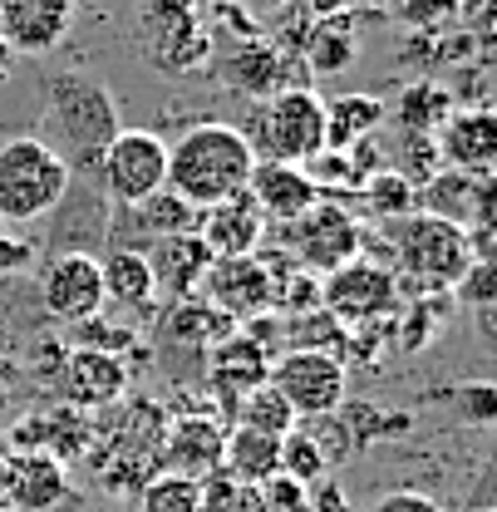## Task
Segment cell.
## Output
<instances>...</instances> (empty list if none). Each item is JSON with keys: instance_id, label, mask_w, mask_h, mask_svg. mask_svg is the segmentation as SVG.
Here are the masks:
<instances>
[{"instance_id": "1", "label": "cell", "mask_w": 497, "mask_h": 512, "mask_svg": "<svg viewBox=\"0 0 497 512\" xmlns=\"http://www.w3.org/2000/svg\"><path fill=\"white\" fill-rule=\"evenodd\" d=\"M251 168H256V153H251V138L242 128L217 124V119H202L178 133V143L168 148V192H178L187 207H212L222 197H237L247 192Z\"/></svg>"}, {"instance_id": "2", "label": "cell", "mask_w": 497, "mask_h": 512, "mask_svg": "<svg viewBox=\"0 0 497 512\" xmlns=\"http://www.w3.org/2000/svg\"><path fill=\"white\" fill-rule=\"evenodd\" d=\"M45 143L64 158L69 173L99 178V158L119 133V109L109 89L89 74H55L45 84Z\"/></svg>"}, {"instance_id": "3", "label": "cell", "mask_w": 497, "mask_h": 512, "mask_svg": "<svg viewBox=\"0 0 497 512\" xmlns=\"http://www.w3.org/2000/svg\"><path fill=\"white\" fill-rule=\"evenodd\" d=\"M389 271L414 281L419 296H448L458 291V281L468 276V266L478 261L473 252V232L453 217L438 212H409L389 222Z\"/></svg>"}, {"instance_id": "4", "label": "cell", "mask_w": 497, "mask_h": 512, "mask_svg": "<svg viewBox=\"0 0 497 512\" xmlns=\"http://www.w3.org/2000/svg\"><path fill=\"white\" fill-rule=\"evenodd\" d=\"M69 188H74V173L45 138L20 133L0 143V222H15V227L40 222L69 202Z\"/></svg>"}, {"instance_id": "5", "label": "cell", "mask_w": 497, "mask_h": 512, "mask_svg": "<svg viewBox=\"0 0 497 512\" xmlns=\"http://www.w3.org/2000/svg\"><path fill=\"white\" fill-rule=\"evenodd\" d=\"M251 153L266 163H296L306 168L311 158L325 153V104L315 99L306 84L271 94L256 109V128L247 133Z\"/></svg>"}, {"instance_id": "6", "label": "cell", "mask_w": 497, "mask_h": 512, "mask_svg": "<svg viewBox=\"0 0 497 512\" xmlns=\"http://www.w3.org/2000/svg\"><path fill=\"white\" fill-rule=\"evenodd\" d=\"M138 50L158 64L163 74L202 69L207 55H212L202 0H153L138 15Z\"/></svg>"}, {"instance_id": "7", "label": "cell", "mask_w": 497, "mask_h": 512, "mask_svg": "<svg viewBox=\"0 0 497 512\" xmlns=\"http://www.w3.org/2000/svg\"><path fill=\"white\" fill-rule=\"evenodd\" d=\"M320 311L340 330H365L379 320H394L399 311V276L379 261H345L340 271L320 276Z\"/></svg>"}, {"instance_id": "8", "label": "cell", "mask_w": 497, "mask_h": 512, "mask_svg": "<svg viewBox=\"0 0 497 512\" xmlns=\"http://www.w3.org/2000/svg\"><path fill=\"white\" fill-rule=\"evenodd\" d=\"M266 384L296 409V419H325V414L345 409L350 370H345V360L330 355V350L291 345V350H281V360H271Z\"/></svg>"}, {"instance_id": "9", "label": "cell", "mask_w": 497, "mask_h": 512, "mask_svg": "<svg viewBox=\"0 0 497 512\" xmlns=\"http://www.w3.org/2000/svg\"><path fill=\"white\" fill-rule=\"evenodd\" d=\"M281 232H286L281 252L296 256L311 276H330V271H340L345 261L365 256V227H360L335 197L311 202V207H306L296 222H286Z\"/></svg>"}, {"instance_id": "10", "label": "cell", "mask_w": 497, "mask_h": 512, "mask_svg": "<svg viewBox=\"0 0 497 512\" xmlns=\"http://www.w3.org/2000/svg\"><path fill=\"white\" fill-rule=\"evenodd\" d=\"M99 188L119 207H138L143 197L168 188V143L148 128H119L99 158Z\"/></svg>"}, {"instance_id": "11", "label": "cell", "mask_w": 497, "mask_h": 512, "mask_svg": "<svg viewBox=\"0 0 497 512\" xmlns=\"http://www.w3.org/2000/svg\"><path fill=\"white\" fill-rule=\"evenodd\" d=\"M40 306L60 325H84L104 311V266L89 252H60L40 271Z\"/></svg>"}, {"instance_id": "12", "label": "cell", "mask_w": 497, "mask_h": 512, "mask_svg": "<svg viewBox=\"0 0 497 512\" xmlns=\"http://www.w3.org/2000/svg\"><path fill=\"white\" fill-rule=\"evenodd\" d=\"M197 296L222 311L232 325H247L251 316H266V261L261 252L251 256H212Z\"/></svg>"}, {"instance_id": "13", "label": "cell", "mask_w": 497, "mask_h": 512, "mask_svg": "<svg viewBox=\"0 0 497 512\" xmlns=\"http://www.w3.org/2000/svg\"><path fill=\"white\" fill-rule=\"evenodd\" d=\"M74 10V0H0V40L15 55H50L64 45Z\"/></svg>"}, {"instance_id": "14", "label": "cell", "mask_w": 497, "mask_h": 512, "mask_svg": "<svg viewBox=\"0 0 497 512\" xmlns=\"http://www.w3.org/2000/svg\"><path fill=\"white\" fill-rule=\"evenodd\" d=\"M266 232H271V227H266L261 207L251 202V192L222 197V202H212V207H202V212H197V237L207 242V252L212 256H251V252H261Z\"/></svg>"}, {"instance_id": "15", "label": "cell", "mask_w": 497, "mask_h": 512, "mask_svg": "<svg viewBox=\"0 0 497 512\" xmlns=\"http://www.w3.org/2000/svg\"><path fill=\"white\" fill-rule=\"evenodd\" d=\"M247 192H251V202L261 207L266 227H286V222H296L311 202L325 197V192L315 188V178L306 173V168H296V163H266V158H256Z\"/></svg>"}, {"instance_id": "16", "label": "cell", "mask_w": 497, "mask_h": 512, "mask_svg": "<svg viewBox=\"0 0 497 512\" xmlns=\"http://www.w3.org/2000/svg\"><path fill=\"white\" fill-rule=\"evenodd\" d=\"M60 389L69 404H114L128 394V365L109 350H89V345H74L64 350V365H60Z\"/></svg>"}, {"instance_id": "17", "label": "cell", "mask_w": 497, "mask_h": 512, "mask_svg": "<svg viewBox=\"0 0 497 512\" xmlns=\"http://www.w3.org/2000/svg\"><path fill=\"white\" fill-rule=\"evenodd\" d=\"M222 439H227V424L222 419H207V414H187L178 419L168 434H163V453L158 463L168 473H187V478H207L222 468Z\"/></svg>"}, {"instance_id": "18", "label": "cell", "mask_w": 497, "mask_h": 512, "mask_svg": "<svg viewBox=\"0 0 497 512\" xmlns=\"http://www.w3.org/2000/svg\"><path fill=\"white\" fill-rule=\"evenodd\" d=\"M143 256H148V271L158 281V296H168V301L197 296V286H202V276L212 266V252L197 237V227L192 232H173V237H158Z\"/></svg>"}, {"instance_id": "19", "label": "cell", "mask_w": 497, "mask_h": 512, "mask_svg": "<svg viewBox=\"0 0 497 512\" xmlns=\"http://www.w3.org/2000/svg\"><path fill=\"white\" fill-rule=\"evenodd\" d=\"M0 498H5L15 512H55V508H64V498H69L64 463L55 458V453H45V448L15 458L10 473H5V493H0Z\"/></svg>"}, {"instance_id": "20", "label": "cell", "mask_w": 497, "mask_h": 512, "mask_svg": "<svg viewBox=\"0 0 497 512\" xmlns=\"http://www.w3.org/2000/svg\"><path fill=\"white\" fill-rule=\"evenodd\" d=\"M438 158L458 173L488 178L497 158V124L488 109H468V114H448L438 128Z\"/></svg>"}, {"instance_id": "21", "label": "cell", "mask_w": 497, "mask_h": 512, "mask_svg": "<svg viewBox=\"0 0 497 512\" xmlns=\"http://www.w3.org/2000/svg\"><path fill=\"white\" fill-rule=\"evenodd\" d=\"M222 74H227L232 89L261 94V99H271V94H281V89H296V84H291V69H286V55H281L271 40H261V35L232 40V50L222 55Z\"/></svg>"}, {"instance_id": "22", "label": "cell", "mask_w": 497, "mask_h": 512, "mask_svg": "<svg viewBox=\"0 0 497 512\" xmlns=\"http://www.w3.org/2000/svg\"><path fill=\"white\" fill-rule=\"evenodd\" d=\"M104 306H119L128 320H143L158 311V281L148 271V256L133 252V247H119L104 261Z\"/></svg>"}, {"instance_id": "23", "label": "cell", "mask_w": 497, "mask_h": 512, "mask_svg": "<svg viewBox=\"0 0 497 512\" xmlns=\"http://www.w3.org/2000/svg\"><path fill=\"white\" fill-rule=\"evenodd\" d=\"M212 355V384L222 389V394H232V404L251 394V389H261L266 375H271V350L251 335V330H232L222 345H212L207 350Z\"/></svg>"}, {"instance_id": "24", "label": "cell", "mask_w": 497, "mask_h": 512, "mask_svg": "<svg viewBox=\"0 0 497 512\" xmlns=\"http://www.w3.org/2000/svg\"><path fill=\"white\" fill-rule=\"evenodd\" d=\"M222 473L242 478V483H271L281 473V439L247 429V424H232L227 439H222Z\"/></svg>"}, {"instance_id": "25", "label": "cell", "mask_w": 497, "mask_h": 512, "mask_svg": "<svg viewBox=\"0 0 497 512\" xmlns=\"http://www.w3.org/2000/svg\"><path fill=\"white\" fill-rule=\"evenodd\" d=\"M379 124H384V104L374 94H345V99L325 104V148L355 153Z\"/></svg>"}, {"instance_id": "26", "label": "cell", "mask_w": 497, "mask_h": 512, "mask_svg": "<svg viewBox=\"0 0 497 512\" xmlns=\"http://www.w3.org/2000/svg\"><path fill=\"white\" fill-rule=\"evenodd\" d=\"M232 330H237V325L222 316V311H212L202 296H178L173 311L163 316V335H168V340H183V345L202 350V355H207L212 345H222Z\"/></svg>"}, {"instance_id": "27", "label": "cell", "mask_w": 497, "mask_h": 512, "mask_svg": "<svg viewBox=\"0 0 497 512\" xmlns=\"http://www.w3.org/2000/svg\"><path fill=\"white\" fill-rule=\"evenodd\" d=\"M301 50H306V69L315 74H340V69H350L355 64V50H360V40H355V20L340 10V15H320L311 25V35L301 40Z\"/></svg>"}, {"instance_id": "28", "label": "cell", "mask_w": 497, "mask_h": 512, "mask_svg": "<svg viewBox=\"0 0 497 512\" xmlns=\"http://www.w3.org/2000/svg\"><path fill=\"white\" fill-rule=\"evenodd\" d=\"M202 508V483L187 473L158 468L143 488H138V512H197Z\"/></svg>"}, {"instance_id": "29", "label": "cell", "mask_w": 497, "mask_h": 512, "mask_svg": "<svg viewBox=\"0 0 497 512\" xmlns=\"http://www.w3.org/2000/svg\"><path fill=\"white\" fill-rule=\"evenodd\" d=\"M237 424H247V429H261V434H271V439H286L301 419H296V409L271 389V384H261V389H251L237 399Z\"/></svg>"}, {"instance_id": "30", "label": "cell", "mask_w": 497, "mask_h": 512, "mask_svg": "<svg viewBox=\"0 0 497 512\" xmlns=\"http://www.w3.org/2000/svg\"><path fill=\"white\" fill-rule=\"evenodd\" d=\"M325 473H330V453H325V444L296 424V429L281 439V478L311 488V483H325Z\"/></svg>"}, {"instance_id": "31", "label": "cell", "mask_w": 497, "mask_h": 512, "mask_svg": "<svg viewBox=\"0 0 497 512\" xmlns=\"http://www.w3.org/2000/svg\"><path fill=\"white\" fill-rule=\"evenodd\" d=\"M133 212H138V232H143V237H153V242L197 227V207H187L183 197H178V192H168V188L153 192V197H143Z\"/></svg>"}, {"instance_id": "32", "label": "cell", "mask_w": 497, "mask_h": 512, "mask_svg": "<svg viewBox=\"0 0 497 512\" xmlns=\"http://www.w3.org/2000/svg\"><path fill=\"white\" fill-rule=\"evenodd\" d=\"M365 207H370L379 222L409 217V212H419V188H414V178H404V173L384 168V173L365 178Z\"/></svg>"}, {"instance_id": "33", "label": "cell", "mask_w": 497, "mask_h": 512, "mask_svg": "<svg viewBox=\"0 0 497 512\" xmlns=\"http://www.w3.org/2000/svg\"><path fill=\"white\" fill-rule=\"evenodd\" d=\"M197 512H266V498L256 483H242V478L217 468L202 478V508Z\"/></svg>"}, {"instance_id": "34", "label": "cell", "mask_w": 497, "mask_h": 512, "mask_svg": "<svg viewBox=\"0 0 497 512\" xmlns=\"http://www.w3.org/2000/svg\"><path fill=\"white\" fill-rule=\"evenodd\" d=\"M458 399H453V409H458V419L463 424H473V429H488L497 419V389L488 380H468L453 389Z\"/></svg>"}, {"instance_id": "35", "label": "cell", "mask_w": 497, "mask_h": 512, "mask_svg": "<svg viewBox=\"0 0 497 512\" xmlns=\"http://www.w3.org/2000/svg\"><path fill=\"white\" fill-rule=\"evenodd\" d=\"M30 261H35V247L15 232V222H0V281L5 276H20Z\"/></svg>"}, {"instance_id": "36", "label": "cell", "mask_w": 497, "mask_h": 512, "mask_svg": "<svg viewBox=\"0 0 497 512\" xmlns=\"http://www.w3.org/2000/svg\"><path fill=\"white\" fill-rule=\"evenodd\" d=\"M370 512H448V508L434 503L429 493H419V488H394V493H384Z\"/></svg>"}, {"instance_id": "37", "label": "cell", "mask_w": 497, "mask_h": 512, "mask_svg": "<svg viewBox=\"0 0 497 512\" xmlns=\"http://www.w3.org/2000/svg\"><path fill=\"white\" fill-rule=\"evenodd\" d=\"M15 60H20V55H15V50H10V45L0 40V84H5V79L15 74Z\"/></svg>"}, {"instance_id": "38", "label": "cell", "mask_w": 497, "mask_h": 512, "mask_svg": "<svg viewBox=\"0 0 497 512\" xmlns=\"http://www.w3.org/2000/svg\"><path fill=\"white\" fill-rule=\"evenodd\" d=\"M237 5H242V10H281L286 0H237Z\"/></svg>"}, {"instance_id": "39", "label": "cell", "mask_w": 497, "mask_h": 512, "mask_svg": "<svg viewBox=\"0 0 497 512\" xmlns=\"http://www.w3.org/2000/svg\"><path fill=\"white\" fill-rule=\"evenodd\" d=\"M74 5H104V0H74Z\"/></svg>"}, {"instance_id": "40", "label": "cell", "mask_w": 497, "mask_h": 512, "mask_svg": "<svg viewBox=\"0 0 497 512\" xmlns=\"http://www.w3.org/2000/svg\"><path fill=\"white\" fill-rule=\"evenodd\" d=\"M0 512H15V508H10V503H5V498H0Z\"/></svg>"}, {"instance_id": "41", "label": "cell", "mask_w": 497, "mask_h": 512, "mask_svg": "<svg viewBox=\"0 0 497 512\" xmlns=\"http://www.w3.org/2000/svg\"><path fill=\"white\" fill-rule=\"evenodd\" d=\"M473 512H488V508H473Z\"/></svg>"}]
</instances>
